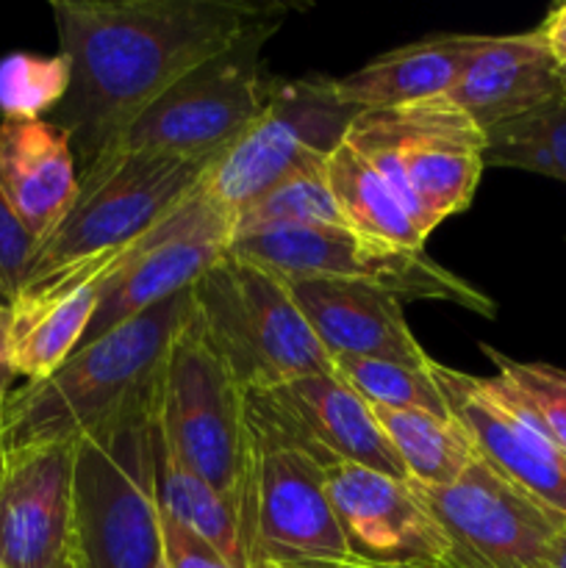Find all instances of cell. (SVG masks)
<instances>
[{"label": "cell", "mask_w": 566, "mask_h": 568, "mask_svg": "<svg viewBox=\"0 0 566 568\" xmlns=\"http://www.w3.org/2000/svg\"><path fill=\"white\" fill-rule=\"evenodd\" d=\"M70 89L48 116L89 170L150 103L253 28L292 6L250 0H53Z\"/></svg>", "instance_id": "1"}, {"label": "cell", "mask_w": 566, "mask_h": 568, "mask_svg": "<svg viewBox=\"0 0 566 568\" xmlns=\"http://www.w3.org/2000/svg\"><path fill=\"white\" fill-rule=\"evenodd\" d=\"M189 314L192 288L81 344L44 381L17 388L0 419L3 453L39 444H75L153 397Z\"/></svg>", "instance_id": "2"}, {"label": "cell", "mask_w": 566, "mask_h": 568, "mask_svg": "<svg viewBox=\"0 0 566 568\" xmlns=\"http://www.w3.org/2000/svg\"><path fill=\"white\" fill-rule=\"evenodd\" d=\"M155 397L159 388L78 442V568L164 566L153 466Z\"/></svg>", "instance_id": "3"}, {"label": "cell", "mask_w": 566, "mask_h": 568, "mask_svg": "<svg viewBox=\"0 0 566 568\" xmlns=\"http://www.w3.org/2000/svg\"><path fill=\"white\" fill-rule=\"evenodd\" d=\"M192 320L247 394L333 372L283 277L239 255L194 283Z\"/></svg>", "instance_id": "4"}, {"label": "cell", "mask_w": 566, "mask_h": 568, "mask_svg": "<svg viewBox=\"0 0 566 568\" xmlns=\"http://www.w3.org/2000/svg\"><path fill=\"white\" fill-rule=\"evenodd\" d=\"M344 139L381 172L425 239L469 209L486 170V131L447 98L358 111Z\"/></svg>", "instance_id": "5"}, {"label": "cell", "mask_w": 566, "mask_h": 568, "mask_svg": "<svg viewBox=\"0 0 566 568\" xmlns=\"http://www.w3.org/2000/svg\"><path fill=\"white\" fill-rule=\"evenodd\" d=\"M211 164L214 161L111 148L78 175L75 203L33 247L26 283L137 242L203 186Z\"/></svg>", "instance_id": "6"}, {"label": "cell", "mask_w": 566, "mask_h": 568, "mask_svg": "<svg viewBox=\"0 0 566 568\" xmlns=\"http://www.w3.org/2000/svg\"><path fill=\"white\" fill-rule=\"evenodd\" d=\"M155 422L172 453L239 510L253 475L247 392L189 314L161 369Z\"/></svg>", "instance_id": "7"}, {"label": "cell", "mask_w": 566, "mask_h": 568, "mask_svg": "<svg viewBox=\"0 0 566 568\" xmlns=\"http://www.w3.org/2000/svg\"><path fill=\"white\" fill-rule=\"evenodd\" d=\"M286 20L261 22L166 89L122 133L114 148L150 150L189 161H214L261 114L281 78L264 67V44Z\"/></svg>", "instance_id": "8"}, {"label": "cell", "mask_w": 566, "mask_h": 568, "mask_svg": "<svg viewBox=\"0 0 566 568\" xmlns=\"http://www.w3.org/2000/svg\"><path fill=\"white\" fill-rule=\"evenodd\" d=\"M228 253L275 272L277 277H325L364 283L405 300H442L481 316H494L497 305L464 277L427 258L425 250L397 247L364 236L347 225L266 227L239 233Z\"/></svg>", "instance_id": "9"}, {"label": "cell", "mask_w": 566, "mask_h": 568, "mask_svg": "<svg viewBox=\"0 0 566 568\" xmlns=\"http://www.w3.org/2000/svg\"><path fill=\"white\" fill-rule=\"evenodd\" d=\"M355 114L336 98L333 78H281L264 114L209 166L205 189L236 216L294 170L325 161Z\"/></svg>", "instance_id": "10"}, {"label": "cell", "mask_w": 566, "mask_h": 568, "mask_svg": "<svg viewBox=\"0 0 566 568\" xmlns=\"http://www.w3.org/2000/svg\"><path fill=\"white\" fill-rule=\"evenodd\" d=\"M242 538L250 568H300L347 558L325 466L303 449L253 433Z\"/></svg>", "instance_id": "11"}, {"label": "cell", "mask_w": 566, "mask_h": 568, "mask_svg": "<svg viewBox=\"0 0 566 568\" xmlns=\"http://www.w3.org/2000/svg\"><path fill=\"white\" fill-rule=\"evenodd\" d=\"M442 527L455 568H538L566 527L536 499L477 458L449 486L411 483Z\"/></svg>", "instance_id": "12"}, {"label": "cell", "mask_w": 566, "mask_h": 568, "mask_svg": "<svg viewBox=\"0 0 566 568\" xmlns=\"http://www.w3.org/2000/svg\"><path fill=\"white\" fill-rule=\"evenodd\" d=\"M233 239V214L203 186L133 242L125 264L103 283L83 344L125 325L153 305L189 292Z\"/></svg>", "instance_id": "13"}, {"label": "cell", "mask_w": 566, "mask_h": 568, "mask_svg": "<svg viewBox=\"0 0 566 568\" xmlns=\"http://www.w3.org/2000/svg\"><path fill=\"white\" fill-rule=\"evenodd\" d=\"M250 430L275 438L327 466L355 464L408 483L372 408L336 375H311L247 394Z\"/></svg>", "instance_id": "14"}, {"label": "cell", "mask_w": 566, "mask_h": 568, "mask_svg": "<svg viewBox=\"0 0 566 568\" xmlns=\"http://www.w3.org/2000/svg\"><path fill=\"white\" fill-rule=\"evenodd\" d=\"M433 381L449 416L503 480L566 519V455L508 394L499 377H475L433 361Z\"/></svg>", "instance_id": "15"}, {"label": "cell", "mask_w": 566, "mask_h": 568, "mask_svg": "<svg viewBox=\"0 0 566 568\" xmlns=\"http://www.w3.org/2000/svg\"><path fill=\"white\" fill-rule=\"evenodd\" d=\"M75 444L3 453L0 566L78 568Z\"/></svg>", "instance_id": "16"}, {"label": "cell", "mask_w": 566, "mask_h": 568, "mask_svg": "<svg viewBox=\"0 0 566 568\" xmlns=\"http://www.w3.org/2000/svg\"><path fill=\"white\" fill-rule=\"evenodd\" d=\"M350 558L392 568H455L453 552L411 483L355 464L325 469Z\"/></svg>", "instance_id": "17"}, {"label": "cell", "mask_w": 566, "mask_h": 568, "mask_svg": "<svg viewBox=\"0 0 566 568\" xmlns=\"http://www.w3.org/2000/svg\"><path fill=\"white\" fill-rule=\"evenodd\" d=\"M133 242L78 261L55 275L26 283L11 300V366L28 383L53 375L83 344L98 311L100 288L125 264Z\"/></svg>", "instance_id": "18"}, {"label": "cell", "mask_w": 566, "mask_h": 568, "mask_svg": "<svg viewBox=\"0 0 566 568\" xmlns=\"http://www.w3.org/2000/svg\"><path fill=\"white\" fill-rule=\"evenodd\" d=\"M283 283L331 361L381 358L416 369L433 364L405 322L403 300L394 294L325 277H283Z\"/></svg>", "instance_id": "19"}, {"label": "cell", "mask_w": 566, "mask_h": 568, "mask_svg": "<svg viewBox=\"0 0 566 568\" xmlns=\"http://www.w3.org/2000/svg\"><path fill=\"white\" fill-rule=\"evenodd\" d=\"M70 136L50 120L0 116V192L37 247L78 197Z\"/></svg>", "instance_id": "20"}, {"label": "cell", "mask_w": 566, "mask_h": 568, "mask_svg": "<svg viewBox=\"0 0 566 568\" xmlns=\"http://www.w3.org/2000/svg\"><path fill=\"white\" fill-rule=\"evenodd\" d=\"M560 94V70L536 31L486 37L447 100L492 131Z\"/></svg>", "instance_id": "21"}, {"label": "cell", "mask_w": 566, "mask_h": 568, "mask_svg": "<svg viewBox=\"0 0 566 568\" xmlns=\"http://www.w3.org/2000/svg\"><path fill=\"white\" fill-rule=\"evenodd\" d=\"M475 33H438L381 53L355 72L333 78V92L355 111L397 109L447 98L469 61L483 48Z\"/></svg>", "instance_id": "22"}, {"label": "cell", "mask_w": 566, "mask_h": 568, "mask_svg": "<svg viewBox=\"0 0 566 568\" xmlns=\"http://www.w3.org/2000/svg\"><path fill=\"white\" fill-rule=\"evenodd\" d=\"M153 466H155V499L166 519L192 530L205 544L216 549L233 568H250L247 549L242 538L239 510L216 494L198 471L189 469L161 433L153 416Z\"/></svg>", "instance_id": "23"}, {"label": "cell", "mask_w": 566, "mask_h": 568, "mask_svg": "<svg viewBox=\"0 0 566 568\" xmlns=\"http://www.w3.org/2000/svg\"><path fill=\"white\" fill-rule=\"evenodd\" d=\"M325 178L344 216V225L397 247L425 250V236L411 220L408 209L347 139L336 144L325 159Z\"/></svg>", "instance_id": "24"}, {"label": "cell", "mask_w": 566, "mask_h": 568, "mask_svg": "<svg viewBox=\"0 0 566 568\" xmlns=\"http://www.w3.org/2000/svg\"><path fill=\"white\" fill-rule=\"evenodd\" d=\"M372 416L403 464L408 483L449 486L481 458L469 433L453 416L400 408H372Z\"/></svg>", "instance_id": "25"}, {"label": "cell", "mask_w": 566, "mask_h": 568, "mask_svg": "<svg viewBox=\"0 0 566 568\" xmlns=\"http://www.w3.org/2000/svg\"><path fill=\"white\" fill-rule=\"evenodd\" d=\"M486 166L536 172L566 183V98L486 131Z\"/></svg>", "instance_id": "26"}, {"label": "cell", "mask_w": 566, "mask_h": 568, "mask_svg": "<svg viewBox=\"0 0 566 568\" xmlns=\"http://www.w3.org/2000/svg\"><path fill=\"white\" fill-rule=\"evenodd\" d=\"M300 225H344V216L333 200L325 178V161H314L261 194L255 203L233 216V236L266 231V227Z\"/></svg>", "instance_id": "27"}, {"label": "cell", "mask_w": 566, "mask_h": 568, "mask_svg": "<svg viewBox=\"0 0 566 568\" xmlns=\"http://www.w3.org/2000/svg\"><path fill=\"white\" fill-rule=\"evenodd\" d=\"M333 372L364 399L370 408H400V410H431L449 416L444 394L433 381L431 366L394 364L381 358H333Z\"/></svg>", "instance_id": "28"}, {"label": "cell", "mask_w": 566, "mask_h": 568, "mask_svg": "<svg viewBox=\"0 0 566 568\" xmlns=\"http://www.w3.org/2000/svg\"><path fill=\"white\" fill-rule=\"evenodd\" d=\"M70 89V61L61 53H11L0 61L3 116L48 120Z\"/></svg>", "instance_id": "29"}, {"label": "cell", "mask_w": 566, "mask_h": 568, "mask_svg": "<svg viewBox=\"0 0 566 568\" xmlns=\"http://www.w3.org/2000/svg\"><path fill=\"white\" fill-rule=\"evenodd\" d=\"M499 383L566 455V372L549 364H522L483 344Z\"/></svg>", "instance_id": "30"}, {"label": "cell", "mask_w": 566, "mask_h": 568, "mask_svg": "<svg viewBox=\"0 0 566 568\" xmlns=\"http://www.w3.org/2000/svg\"><path fill=\"white\" fill-rule=\"evenodd\" d=\"M31 255L33 239L22 231L17 216L6 205L3 192H0V286L9 294V300H14L20 286L26 283Z\"/></svg>", "instance_id": "31"}, {"label": "cell", "mask_w": 566, "mask_h": 568, "mask_svg": "<svg viewBox=\"0 0 566 568\" xmlns=\"http://www.w3.org/2000/svg\"><path fill=\"white\" fill-rule=\"evenodd\" d=\"M161 538L166 568H233L211 544L166 516H161Z\"/></svg>", "instance_id": "32"}, {"label": "cell", "mask_w": 566, "mask_h": 568, "mask_svg": "<svg viewBox=\"0 0 566 568\" xmlns=\"http://www.w3.org/2000/svg\"><path fill=\"white\" fill-rule=\"evenodd\" d=\"M536 33L544 42V48H547V53L553 55L555 64H558V70H566V3L555 6L544 17L542 26L536 28Z\"/></svg>", "instance_id": "33"}, {"label": "cell", "mask_w": 566, "mask_h": 568, "mask_svg": "<svg viewBox=\"0 0 566 568\" xmlns=\"http://www.w3.org/2000/svg\"><path fill=\"white\" fill-rule=\"evenodd\" d=\"M9 336H11V305H0V419H3L6 403H9L11 397V383H14L17 377L14 366H11Z\"/></svg>", "instance_id": "34"}, {"label": "cell", "mask_w": 566, "mask_h": 568, "mask_svg": "<svg viewBox=\"0 0 566 568\" xmlns=\"http://www.w3.org/2000/svg\"><path fill=\"white\" fill-rule=\"evenodd\" d=\"M538 568H566V527L555 536V541L549 544L547 555H544Z\"/></svg>", "instance_id": "35"}, {"label": "cell", "mask_w": 566, "mask_h": 568, "mask_svg": "<svg viewBox=\"0 0 566 568\" xmlns=\"http://www.w3.org/2000/svg\"><path fill=\"white\" fill-rule=\"evenodd\" d=\"M300 568H392V566H377V564H366V560L358 558H342V560H331V564H314V566H300Z\"/></svg>", "instance_id": "36"}, {"label": "cell", "mask_w": 566, "mask_h": 568, "mask_svg": "<svg viewBox=\"0 0 566 568\" xmlns=\"http://www.w3.org/2000/svg\"><path fill=\"white\" fill-rule=\"evenodd\" d=\"M560 98H566V70H560Z\"/></svg>", "instance_id": "37"}, {"label": "cell", "mask_w": 566, "mask_h": 568, "mask_svg": "<svg viewBox=\"0 0 566 568\" xmlns=\"http://www.w3.org/2000/svg\"><path fill=\"white\" fill-rule=\"evenodd\" d=\"M0 305H11L9 294H6V292H3V286H0Z\"/></svg>", "instance_id": "38"}, {"label": "cell", "mask_w": 566, "mask_h": 568, "mask_svg": "<svg viewBox=\"0 0 566 568\" xmlns=\"http://www.w3.org/2000/svg\"><path fill=\"white\" fill-rule=\"evenodd\" d=\"M0 466H3V447H0Z\"/></svg>", "instance_id": "39"}, {"label": "cell", "mask_w": 566, "mask_h": 568, "mask_svg": "<svg viewBox=\"0 0 566 568\" xmlns=\"http://www.w3.org/2000/svg\"><path fill=\"white\" fill-rule=\"evenodd\" d=\"M161 568H166V564H164V566H161Z\"/></svg>", "instance_id": "40"}, {"label": "cell", "mask_w": 566, "mask_h": 568, "mask_svg": "<svg viewBox=\"0 0 566 568\" xmlns=\"http://www.w3.org/2000/svg\"><path fill=\"white\" fill-rule=\"evenodd\" d=\"M0 568H3V566H0Z\"/></svg>", "instance_id": "41"}]
</instances>
